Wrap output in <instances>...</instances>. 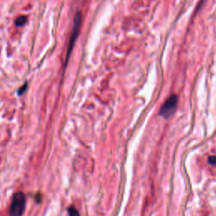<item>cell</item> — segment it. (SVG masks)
I'll return each instance as SVG.
<instances>
[{
	"instance_id": "cell-1",
	"label": "cell",
	"mask_w": 216,
	"mask_h": 216,
	"mask_svg": "<svg viewBox=\"0 0 216 216\" xmlns=\"http://www.w3.org/2000/svg\"><path fill=\"white\" fill-rule=\"evenodd\" d=\"M26 208V196L25 194L19 192L13 196L9 215L10 216H22Z\"/></svg>"
},
{
	"instance_id": "cell-2",
	"label": "cell",
	"mask_w": 216,
	"mask_h": 216,
	"mask_svg": "<svg viewBox=\"0 0 216 216\" xmlns=\"http://www.w3.org/2000/svg\"><path fill=\"white\" fill-rule=\"evenodd\" d=\"M177 101H178V97H177L176 94L171 95L165 101V103L162 105L160 111V115L163 117H165V118L171 117L174 114L176 109Z\"/></svg>"
},
{
	"instance_id": "cell-3",
	"label": "cell",
	"mask_w": 216,
	"mask_h": 216,
	"mask_svg": "<svg viewBox=\"0 0 216 216\" xmlns=\"http://www.w3.org/2000/svg\"><path fill=\"white\" fill-rule=\"evenodd\" d=\"M80 24H81V14L80 13H77L76 16H75V18H74V28H73L72 34H71L70 40H69V45H68V47L66 63L68 62V59L69 55L71 53V51H72L73 49L74 44L75 40L77 39L78 35H79L80 28Z\"/></svg>"
},
{
	"instance_id": "cell-4",
	"label": "cell",
	"mask_w": 216,
	"mask_h": 216,
	"mask_svg": "<svg viewBox=\"0 0 216 216\" xmlns=\"http://www.w3.org/2000/svg\"><path fill=\"white\" fill-rule=\"evenodd\" d=\"M26 22V16L21 15V16H20V17L16 20L15 25H16V26H21L23 25H25Z\"/></svg>"
},
{
	"instance_id": "cell-5",
	"label": "cell",
	"mask_w": 216,
	"mask_h": 216,
	"mask_svg": "<svg viewBox=\"0 0 216 216\" xmlns=\"http://www.w3.org/2000/svg\"><path fill=\"white\" fill-rule=\"evenodd\" d=\"M68 214H69V216H80L78 210L73 206L68 208Z\"/></svg>"
},
{
	"instance_id": "cell-6",
	"label": "cell",
	"mask_w": 216,
	"mask_h": 216,
	"mask_svg": "<svg viewBox=\"0 0 216 216\" xmlns=\"http://www.w3.org/2000/svg\"><path fill=\"white\" fill-rule=\"evenodd\" d=\"M26 87H27V84H25V85H24V86H23L22 87L20 88V90L18 91V94H23V92H25V90H26Z\"/></svg>"
},
{
	"instance_id": "cell-7",
	"label": "cell",
	"mask_w": 216,
	"mask_h": 216,
	"mask_svg": "<svg viewBox=\"0 0 216 216\" xmlns=\"http://www.w3.org/2000/svg\"><path fill=\"white\" fill-rule=\"evenodd\" d=\"M208 162L212 165H215L216 164V156H211L208 159Z\"/></svg>"
}]
</instances>
